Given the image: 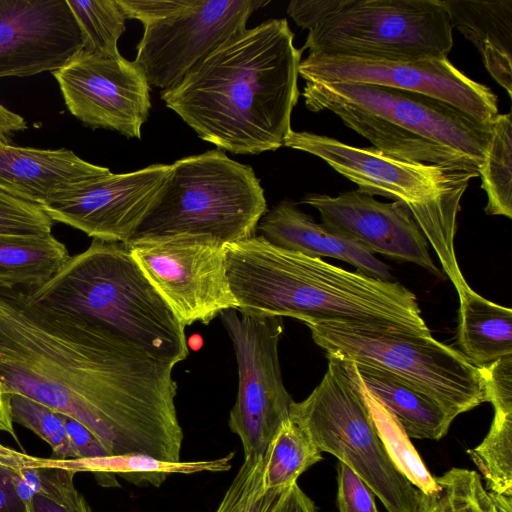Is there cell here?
<instances>
[{"instance_id":"cell-1","label":"cell","mask_w":512,"mask_h":512,"mask_svg":"<svg viewBox=\"0 0 512 512\" xmlns=\"http://www.w3.org/2000/svg\"><path fill=\"white\" fill-rule=\"evenodd\" d=\"M175 364L0 288V383L73 418L108 453L177 462L183 432Z\"/></svg>"},{"instance_id":"cell-2","label":"cell","mask_w":512,"mask_h":512,"mask_svg":"<svg viewBox=\"0 0 512 512\" xmlns=\"http://www.w3.org/2000/svg\"><path fill=\"white\" fill-rule=\"evenodd\" d=\"M302 51L285 18L267 20L220 45L161 99L219 149L276 150L292 131Z\"/></svg>"},{"instance_id":"cell-3","label":"cell","mask_w":512,"mask_h":512,"mask_svg":"<svg viewBox=\"0 0 512 512\" xmlns=\"http://www.w3.org/2000/svg\"><path fill=\"white\" fill-rule=\"evenodd\" d=\"M224 252L241 313L292 317L306 325L335 322L432 335L415 294L400 283L280 248L261 235L225 244Z\"/></svg>"},{"instance_id":"cell-4","label":"cell","mask_w":512,"mask_h":512,"mask_svg":"<svg viewBox=\"0 0 512 512\" xmlns=\"http://www.w3.org/2000/svg\"><path fill=\"white\" fill-rule=\"evenodd\" d=\"M27 295L36 305L105 330L156 359L176 365L189 355L185 327L124 243L93 239Z\"/></svg>"},{"instance_id":"cell-5","label":"cell","mask_w":512,"mask_h":512,"mask_svg":"<svg viewBox=\"0 0 512 512\" xmlns=\"http://www.w3.org/2000/svg\"><path fill=\"white\" fill-rule=\"evenodd\" d=\"M306 107L328 110L382 153L405 161L479 172L491 123L436 98L355 82H306Z\"/></svg>"},{"instance_id":"cell-6","label":"cell","mask_w":512,"mask_h":512,"mask_svg":"<svg viewBox=\"0 0 512 512\" xmlns=\"http://www.w3.org/2000/svg\"><path fill=\"white\" fill-rule=\"evenodd\" d=\"M284 146L312 154L371 196L404 203L456 290L466 285L454 250L461 199L479 172L390 157L375 147H356L311 132L291 131Z\"/></svg>"},{"instance_id":"cell-7","label":"cell","mask_w":512,"mask_h":512,"mask_svg":"<svg viewBox=\"0 0 512 512\" xmlns=\"http://www.w3.org/2000/svg\"><path fill=\"white\" fill-rule=\"evenodd\" d=\"M266 212L264 190L252 167L209 150L170 165L130 240L196 235L235 243L254 236Z\"/></svg>"},{"instance_id":"cell-8","label":"cell","mask_w":512,"mask_h":512,"mask_svg":"<svg viewBox=\"0 0 512 512\" xmlns=\"http://www.w3.org/2000/svg\"><path fill=\"white\" fill-rule=\"evenodd\" d=\"M321 382L301 402H293L289 418L317 449L334 455L353 470L388 512H416L419 490L388 456L366 403L355 365L327 356Z\"/></svg>"},{"instance_id":"cell-9","label":"cell","mask_w":512,"mask_h":512,"mask_svg":"<svg viewBox=\"0 0 512 512\" xmlns=\"http://www.w3.org/2000/svg\"><path fill=\"white\" fill-rule=\"evenodd\" d=\"M307 327L327 356L393 374L434 400L453 420L488 402L481 370L432 335L335 322Z\"/></svg>"},{"instance_id":"cell-10","label":"cell","mask_w":512,"mask_h":512,"mask_svg":"<svg viewBox=\"0 0 512 512\" xmlns=\"http://www.w3.org/2000/svg\"><path fill=\"white\" fill-rule=\"evenodd\" d=\"M453 28L443 0H337L308 30L311 55L388 60L445 58Z\"/></svg>"},{"instance_id":"cell-11","label":"cell","mask_w":512,"mask_h":512,"mask_svg":"<svg viewBox=\"0 0 512 512\" xmlns=\"http://www.w3.org/2000/svg\"><path fill=\"white\" fill-rule=\"evenodd\" d=\"M219 316L232 340L239 373L228 425L241 440L244 459L263 457L294 402L283 384L278 356L283 318L236 309Z\"/></svg>"},{"instance_id":"cell-12","label":"cell","mask_w":512,"mask_h":512,"mask_svg":"<svg viewBox=\"0 0 512 512\" xmlns=\"http://www.w3.org/2000/svg\"><path fill=\"white\" fill-rule=\"evenodd\" d=\"M141 271L181 324H208L238 309L225 266L222 242L206 236L173 235L124 243Z\"/></svg>"},{"instance_id":"cell-13","label":"cell","mask_w":512,"mask_h":512,"mask_svg":"<svg viewBox=\"0 0 512 512\" xmlns=\"http://www.w3.org/2000/svg\"><path fill=\"white\" fill-rule=\"evenodd\" d=\"M262 0H193L182 12L144 26L135 64L150 86L170 89L220 45L246 29Z\"/></svg>"},{"instance_id":"cell-14","label":"cell","mask_w":512,"mask_h":512,"mask_svg":"<svg viewBox=\"0 0 512 512\" xmlns=\"http://www.w3.org/2000/svg\"><path fill=\"white\" fill-rule=\"evenodd\" d=\"M306 82H355L427 95L451 104L480 122L498 113L497 95L457 69L448 59L388 60L311 55L300 62Z\"/></svg>"},{"instance_id":"cell-15","label":"cell","mask_w":512,"mask_h":512,"mask_svg":"<svg viewBox=\"0 0 512 512\" xmlns=\"http://www.w3.org/2000/svg\"><path fill=\"white\" fill-rule=\"evenodd\" d=\"M52 74L68 110L86 126L141 138L151 108L150 85L134 61L82 49Z\"/></svg>"},{"instance_id":"cell-16","label":"cell","mask_w":512,"mask_h":512,"mask_svg":"<svg viewBox=\"0 0 512 512\" xmlns=\"http://www.w3.org/2000/svg\"><path fill=\"white\" fill-rule=\"evenodd\" d=\"M170 171L154 164L114 174L108 168L76 188L41 205L53 222L105 242L126 243L151 207Z\"/></svg>"},{"instance_id":"cell-17","label":"cell","mask_w":512,"mask_h":512,"mask_svg":"<svg viewBox=\"0 0 512 512\" xmlns=\"http://www.w3.org/2000/svg\"><path fill=\"white\" fill-rule=\"evenodd\" d=\"M82 49L67 0H0V78L53 73Z\"/></svg>"},{"instance_id":"cell-18","label":"cell","mask_w":512,"mask_h":512,"mask_svg":"<svg viewBox=\"0 0 512 512\" xmlns=\"http://www.w3.org/2000/svg\"><path fill=\"white\" fill-rule=\"evenodd\" d=\"M301 203L315 208L325 227L357 242L370 253L412 262L439 274L428 242L404 203L380 202L358 189L336 197L311 193Z\"/></svg>"},{"instance_id":"cell-19","label":"cell","mask_w":512,"mask_h":512,"mask_svg":"<svg viewBox=\"0 0 512 512\" xmlns=\"http://www.w3.org/2000/svg\"><path fill=\"white\" fill-rule=\"evenodd\" d=\"M26 128L22 116L0 104V186L19 197L41 206L105 171L65 148L12 144L10 136Z\"/></svg>"},{"instance_id":"cell-20","label":"cell","mask_w":512,"mask_h":512,"mask_svg":"<svg viewBox=\"0 0 512 512\" xmlns=\"http://www.w3.org/2000/svg\"><path fill=\"white\" fill-rule=\"evenodd\" d=\"M257 228L261 236L280 248L313 258H336L365 276L383 281L392 279L388 266L363 246L316 223L290 200H282L267 210Z\"/></svg>"},{"instance_id":"cell-21","label":"cell","mask_w":512,"mask_h":512,"mask_svg":"<svg viewBox=\"0 0 512 512\" xmlns=\"http://www.w3.org/2000/svg\"><path fill=\"white\" fill-rule=\"evenodd\" d=\"M452 28L480 53L491 77L512 96V0H443Z\"/></svg>"},{"instance_id":"cell-22","label":"cell","mask_w":512,"mask_h":512,"mask_svg":"<svg viewBox=\"0 0 512 512\" xmlns=\"http://www.w3.org/2000/svg\"><path fill=\"white\" fill-rule=\"evenodd\" d=\"M457 292V343L462 355L477 368L512 355L511 308L485 299L468 284Z\"/></svg>"},{"instance_id":"cell-23","label":"cell","mask_w":512,"mask_h":512,"mask_svg":"<svg viewBox=\"0 0 512 512\" xmlns=\"http://www.w3.org/2000/svg\"><path fill=\"white\" fill-rule=\"evenodd\" d=\"M353 364L364 388L394 414L409 438L440 440L447 434L453 419L434 400L385 370Z\"/></svg>"},{"instance_id":"cell-24","label":"cell","mask_w":512,"mask_h":512,"mask_svg":"<svg viewBox=\"0 0 512 512\" xmlns=\"http://www.w3.org/2000/svg\"><path fill=\"white\" fill-rule=\"evenodd\" d=\"M70 257L52 233L0 235V288L32 292L58 274Z\"/></svg>"},{"instance_id":"cell-25","label":"cell","mask_w":512,"mask_h":512,"mask_svg":"<svg viewBox=\"0 0 512 512\" xmlns=\"http://www.w3.org/2000/svg\"><path fill=\"white\" fill-rule=\"evenodd\" d=\"M232 455L214 460L169 462L145 454L130 453L68 463L76 472L94 474L101 486H118L115 478L118 475L136 485L158 487L172 474L226 471L231 467Z\"/></svg>"},{"instance_id":"cell-26","label":"cell","mask_w":512,"mask_h":512,"mask_svg":"<svg viewBox=\"0 0 512 512\" xmlns=\"http://www.w3.org/2000/svg\"><path fill=\"white\" fill-rule=\"evenodd\" d=\"M322 460V453L294 421H284L263 456L262 487L281 491L297 483L298 477Z\"/></svg>"},{"instance_id":"cell-27","label":"cell","mask_w":512,"mask_h":512,"mask_svg":"<svg viewBox=\"0 0 512 512\" xmlns=\"http://www.w3.org/2000/svg\"><path fill=\"white\" fill-rule=\"evenodd\" d=\"M488 215L512 218V120L498 114L491 123L485 157L479 169Z\"/></svg>"},{"instance_id":"cell-28","label":"cell","mask_w":512,"mask_h":512,"mask_svg":"<svg viewBox=\"0 0 512 512\" xmlns=\"http://www.w3.org/2000/svg\"><path fill=\"white\" fill-rule=\"evenodd\" d=\"M363 394L380 440L394 465L419 491L425 494L434 492L437 489L435 477L427 469L394 414L364 386Z\"/></svg>"},{"instance_id":"cell-29","label":"cell","mask_w":512,"mask_h":512,"mask_svg":"<svg viewBox=\"0 0 512 512\" xmlns=\"http://www.w3.org/2000/svg\"><path fill=\"white\" fill-rule=\"evenodd\" d=\"M467 453L484 477L488 492L512 496V409H494L487 435Z\"/></svg>"},{"instance_id":"cell-30","label":"cell","mask_w":512,"mask_h":512,"mask_svg":"<svg viewBox=\"0 0 512 512\" xmlns=\"http://www.w3.org/2000/svg\"><path fill=\"white\" fill-rule=\"evenodd\" d=\"M435 481L434 492L419 491L416 512H492L491 495L477 472L455 467Z\"/></svg>"},{"instance_id":"cell-31","label":"cell","mask_w":512,"mask_h":512,"mask_svg":"<svg viewBox=\"0 0 512 512\" xmlns=\"http://www.w3.org/2000/svg\"><path fill=\"white\" fill-rule=\"evenodd\" d=\"M81 31L83 50L106 57H119L118 40L126 17L117 0H67Z\"/></svg>"},{"instance_id":"cell-32","label":"cell","mask_w":512,"mask_h":512,"mask_svg":"<svg viewBox=\"0 0 512 512\" xmlns=\"http://www.w3.org/2000/svg\"><path fill=\"white\" fill-rule=\"evenodd\" d=\"M76 473L68 461L43 459L39 487L29 500L28 512H91L75 487Z\"/></svg>"},{"instance_id":"cell-33","label":"cell","mask_w":512,"mask_h":512,"mask_svg":"<svg viewBox=\"0 0 512 512\" xmlns=\"http://www.w3.org/2000/svg\"><path fill=\"white\" fill-rule=\"evenodd\" d=\"M41 458L0 444V512H28L38 490Z\"/></svg>"},{"instance_id":"cell-34","label":"cell","mask_w":512,"mask_h":512,"mask_svg":"<svg viewBox=\"0 0 512 512\" xmlns=\"http://www.w3.org/2000/svg\"><path fill=\"white\" fill-rule=\"evenodd\" d=\"M10 404L13 422L31 430L45 441L52 449V459L76 460L62 414L18 394L10 395Z\"/></svg>"},{"instance_id":"cell-35","label":"cell","mask_w":512,"mask_h":512,"mask_svg":"<svg viewBox=\"0 0 512 512\" xmlns=\"http://www.w3.org/2000/svg\"><path fill=\"white\" fill-rule=\"evenodd\" d=\"M263 457L244 459L215 512H266L280 491L262 487Z\"/></svg>"},{"instance_id":"cell-36","label":"cell","mask_w":512,"mask_h":512,"mask_svg":"<svg viewBox=\"0 0 512 512\" xmlns=\"http://www.w3.org/2000/svg\"><path fill=\"white\" fill-rule=\"evenodd\" d=\"M53 223L40 205L0 186V235H47Z\"/></svg>"},{"instance_id":"cell-37","label":"cell","mask_w":512,"mask_h":512,"mask_svg":"<svg viewBox=\"0 0 512 512\" xmlns=\"http://www.w3.org/2000/svg\"><path fill=\"white\" fill-rule=\"evenodd\" d=\"M337 506L339 512H379L367 485L340 461L337 465Z\"/></svg>"},{"instance_id":"cell-38","label":"cell","mask_w":512,"mask_h":512,"mask_svg":"<svg viewBox=\"0 0 512 512\" xmlns=\"http://www.w3.org/2000/svg\"><path fill=\"white\" fill-rule=\"evenodd\" d=\"M126 19H137L144 26L169 18L187 9L193 0H117Z\"/></svg>"},{"instance_id":"cell-39","label":"cell","mask_w":512,"mask_h":512,"mask_svg":"<svg viewBox=\"0 0 512 512\" xmlns=\"http://www.w3.org/2000/svg\"><path fill=\"white\" fill-rule=\"evenodd\" d=\"M62 417L76 460H92L111 456L100 440L85 426L66 415L62 414Z\"/></svg>"},{"instance_id":"cell-40","label":"cell","mask_w":512,"mask_h":512,"mask_svg":"<svg viewBox=\"0 0 512 512\" xmlns=\"http://www.w3.org/2000/svg\"><path fill=\"white\" fill-rule=\"evenodd\" d=\"M337 4V0H293L287 7L288 15L303 29H311Z\"/></svg>"},{"instance_id":"cell-41","label":"cell","mask_w":512,"mask_h":512,"mask_svg":"<svg viewBox=\"0 0 512 512\" xmlns=\"http://www.w3.org/2000/svg\"><path fill=\"white\" fill-rule=\"evenodd\" d=\"M266 512H317L312 501L297 483L281 490Z\"/></svg>"},{"instance_id":"cell-42","label":"cell","mask_w":512,"mask_h":512,"mask_svg":"<svg viewBox=\"0 0 512 512\" xmlns=\"http://www.w3.org/2000/svg\"><path fill=\"white\" fill-rule=\"evenodd\" d=\"M13 424L14 422L11 413L10 395L3 390V387L0 383V431L10 434L11 437L21 447Z\"/></svg>"},{"instance_id":"cell-43","label":"cell","mask_w":512,"mask_h":512,"mask_svg":"<svg viewBox=\"0 0 512 512\" xmlns=\"http://www.w3.org/2000/svg\"><path fill=\"white\" fill-rule=\"evenodd\" d=\"M203 344V340L201 336L195 334L192 335L189 339H187V346L190 349L197 350L199 349Z\"/></svg>"}]
</instances>
